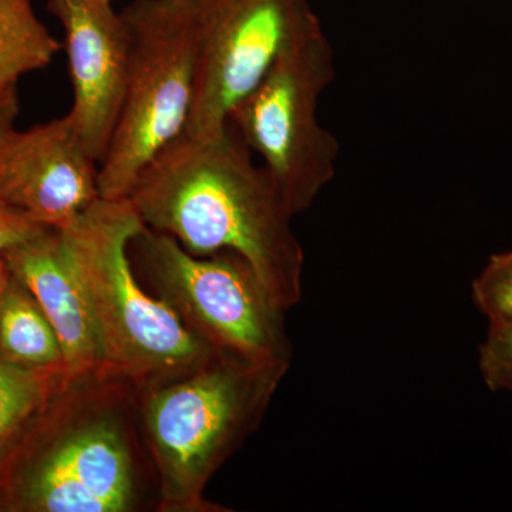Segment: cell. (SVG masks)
Instances as JSON below:
<instances>
[{"instance_id":"1","label":"cell","mask_w":512,"mask_h":512,"mask_svg":"<svg viewBox=\"0 0 512 512\" xmlns=\"http://www.w3.org/2000/svg\"><path fill=\"white\" fill-rule=\"evenodd\" d=\"M127 198L146 227L171 235L190 254L228 251L247 259L284 311L301 301L305 255L292 212L231 123L207 140L174 138Z\"/></svg>"},{"instance_id":"2","label":"cell","mask_w":512,"mask_h":512,"mask_svg":"<svg viewBox=\"0 0 512 512\" xmlns=\"http://www.w3.org/2000/svg\"><path fill=\"white\" fill-rule=\"evenodd\" d=\"M10 448L19 454L3 498L16 510L157 511L140 389L130 380L101 369L64 377Z\"/></svg>"},{"instance_id":"3","label":"cell","mask_w":512,"mask_h":512,"mask_svg":"<svg viewBox=\"0 0 512 512\" xmlns=\"http://www.w3.org/2000/svg\"><path fill=\"white\" fill-rule=\"evenodd\" d=\"M289 367L214 355L190 375L140 390L158 512H228L205 498L211 478L255 433Z\"/></svg>"},{"instance_id":"4","label":"cell","mask_w":512,"mask_h":512,"mask_svg":"<svg viewBox=\"0 0 512 512\" xmlns=\"http://www.w3.org/2000/svg\"><path fill=\"white\" fill-rule=\"evenodd\" d=\"M143 227L128 198L101 197L59 229L92 306L100 369L140 390L188 376L215 355L138 279L128 244Z\"/></svg>"},{"instance_id":"5","label":"cell","mask_w":512,"mask_h":512,"mask_svg":"<svg viewBox=\"0 0 512 512\" xmlns=\"http://www.w3.org/2000/svg\"><path fill=\"white\" fill-rule=\"evenodd\" d=\"M128 32L123 104L99 168L103 198H127L138 174L187 127L197 86V0H134L121 10Z\"/></svg>"},{"instance_id":"6","label":"cell","mask_w":512,"mask_h":512,"mask_svg":"<svg viewBox=\"0 0 512 512\" xmlns=\"http://www.w3.org/2000/svg\"><path fill=\"white\" fill-rule=\"evenodd\" d=\"M128 255L148 291L215 355L291 366L286 311L247 259L228 251L192 255L171 235L146 225L130 239Z\"/></svg>"},{"instance_id":"7","label":"cell","mask_w":512,"mask_h":512,"mask_svg":"<svg viewBox=\"0 0 512 512\" xmlns=\"http://www.w3.org/2000/svg\"><path fill=\"white\" fill-rule=\"evenodd\" d=\"M333 77V49L319 22L286 47L229 116L293 217L308 211L335 177L339 143L318 117L320 96Z\"/></svg>"},{"instance_id":"8","label":"cell","mask_w":512,"mask_h":512,"mask_svg":"<svg viewBox=\"0 0 512 512\" xmlns=\"http://www.w3.org/2000/svg\"><path fill=\"white\" fill-rule=\"evenodd\" d=\"M197 86L184 134L220 136L286 47L320 20L311 0H197Z\"/></svg>"},{"instance_id":"9","label":"cell","mask_w":512,"mask_h":512,"mask_svg":"<svg viewBox=\"0 0 512 512\" xmlns=\"http://www.w3.org/2000/svg\"><path fill=\"white\" fill-rule=\"evenodd\" d=\"M99 168L69 114L15 128L0 144V201L62 229L100 200Z\"/></svg>"},{"instance_id":"10","label":"cell","mask_w":512,"mask_h":512,"mask_svg":"<svg viewBox=\"0 0 512 512\" xmlns=\"http://www.w3.org/2000/svg\"><path fill=\"white\" fill-rule=\"evenodd\" d=\"M64 32L76 130L101 163L123 104L128 32L121 13L107 0H47Z\"/></svg>"},{"instance_id":"11","label":"cell","mask_w":512,"mask_h":512,"mask_svg":"<svg viewBox=\"0 0 512 512\" xmlns=\"http://www.w3.org/2000/svg\"><path fill=\"white\" fill-rule=\"evenodd\" d=\"M3 256L55 328L66 376L100 369L101 343L92 306L59 229H49Z\"/></svg>"},{"instance_id":"12","label":"cell","mask_w":512,"mask_h":512,"mask_svg":"<svg viewBox=\"0 0 512 512\" xmlns=\"http://www.w3.org/2000/svg\"><path fill=\"white\" fill-rule=\"evenodd\" d=\"M0 357L29 370L66 373L55 328L32 292L12 271L0 298Z\"/></svg>"},{"instance_id":"13","label":"cell","mask_w":512,"mask_h":512,"mask_svg":"<svg viewBox=\"0 0 512 512\" xmlns=\"http://www.w3.org/2000/svg\"><path fill=\"white\" fill-rule=\"evenodd\" d=\"M62 43L37 18L32 0H0V93L45 69Z\"/></svg>"},{"instance_id":"14","label":"cell","mask_w":512,"mask_h":512,"mask_svg":"<svg viewBox=\"0 0 512 512\" xmlns=\"http://www.w3.org/2000/svg\"><path fill=\"white\" fill-rule=\"evenodd\" d=\"M64 377L66 373L59 370H29L0 357V458L59 389Z\"/></svg>"},{"instance_id":"15","label":"cell","mask_w":512,"mask_h":512,"mask_svg":"<svg viewBox=\"0 0 512 512\" xmlns=\"http://www.w3.org/2000/svg\"><path fill=\"white\" fill-rule=\"evenodd\" d=\"M471 293L488 322H512V249L490 256Z\"/></svg>"},{"instance_id":"16","label":"cell","mask_w":512,"mask_h":512,"mask_svg":"<svg viewBox=\"0 0 512 512\" xmlns=\"http://www.w3.org/2000/svg\"><path fill=\"white\" fill-rule=\"evenodd\" d=\"M478 367L491 392L512 394V322H490L478 349Z\"/></svg>"},{"instance_id":"17","label":"cell","mask_w":512,"mask_h":512,"mask_svg":"<svg viewBox=\"0 0 512 512\" xmlns=\"http://www.w3.org/2000/svg\"><path fill=\"white\" fill-rule=\"evenodd\" d=\"M52 229L0 201V255L32 241ZM56 229V228H55Z\"/></svg>"},{"instance_id":"18","label":"cell","mask_w":512,"mask_h":512,"mask_svg":"<svg viewBox=\"0 0 512 512\" xmlns=\"http://www.w3.org/2000/svg\"><path fill=\"white\" fill-rule=\"evenodd\" d=\"M20 111L18 86L0 93V144L10 131L15 130V121Z\"/></svg>"},{"instance_id":"19","label":"cell","mask_w":512,"mask_h":512,"mask_svg":"<svg viewBox=\"0 0 512 512\" xmlns=\"http://www.w3.org/2000/svg\"><path fill=\"white\" fill-rule=\"evenodd\" d=\"M10 276V269L8 262H6L5 256L0 255V298H2L3 289L8 284Z\"/></svg>"},{"instance_id":"20","label":"cell","mask_w":512,"mask_h":512,"mask_svg":"<svg viewBox=\"0 0 512 512\" xmlns=\"http://www.w3.org/2000/svg\"><path fill=\"white\" fill-rule=\"evenodd\" d=\"M107 2H111V3H113V0H107Z\"/></svg>"}]
</instances>
